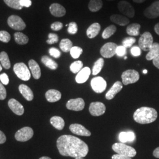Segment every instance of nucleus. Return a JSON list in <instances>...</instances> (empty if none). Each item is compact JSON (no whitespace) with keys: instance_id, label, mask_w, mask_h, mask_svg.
Returning a JSON list of instances; mask_svg holds the SVG:
<instances>
[{"instance_id":"obj_24","label":"nucleus","mask_w":159,"mask_h":159,"mask_svg":"<svg viewBox=\"0 0 159 159\" xmlns=\"http://www.w3.org/2000/svg\"><path fill=\"white\" fill-rule=\"evenodd\" d=\"M110 20L113 23L117 24L120 26H125L130 22V21L127 17L121 16V15H119V14L112 15L110 17Z\"/></svg>"},{"instance_id":"obj_7","label":"nucleus","mask_w":159,"mask_h":159,"mask_svg":"<svg viewBox=\"0 0 159 159\" xmlns=\"http://www.w3.org/2000/svg\"><path fill=\"white\" fill-rule=\"evenodd\" d=\"M34 135V131L30 127H24L17 131L15 138L18 142H27L31 139Z\"/></svg>"},{"instance_id":"obj_4","label":"nucleus","mask_w":159,"mask_h":159,"mask_svg":"<svg viewBox=\"0 0 159 159\" xmlns=\"http://www.w3.org/2000/svg\"><path fill=\"white\" fill-rule=\"evenodd\" d=\"M13 70L17 77L23 81H28L31 78L30 71L24 63L16 64L14 66Z\"/></svg>"},{"instance_id":"obj_33","label":"nucleus","mask_w":159,"mask_h":159,"mask_svg":"<svg viewBox=\"0 0 159 159\" xmlns=\"http://www.w3.org/2000/svg\"><path fill=\"white\" fill-rule=\"evenodd\" d=\"M73 47V43L68 39H64L61 40L60 43V47L61 50L65 52L70 51Z\"/></svg>"},{"instance_id":"obj_58","label":"nucleus","mask_w":159,"mask_h":159,"mask_svg":"<svg viewBox=\"0 0 159 159\" xmlns=\"http://www.w3.org/2000/svg\"><path fill=\"white\" fill-rule=\"evenodd\" d=\"M2 66H1V65L0 64V72L1 71V70H2Z\"/></svg>"},{"instance_id":"obj_14","label":"nucleus","mask_w":159,"mask_h":159,"mask_svg":"<svg viewBox=\"0 0 159 159\" xmlns=\"http://www.w3.org/2000/svg\"><path fill=\"white\" fill-rule=\"evenodd\" d=\"M89 111L93 116H100L105 113L106 106L102 102H91L89 107Z\"/></svg>"},{"instance_id":"obj_49","label":"nucleus","mask_w":159,"mask_h":159,"mask_svg":"<svg viewBox=\"0 0 159 159\" xmlns=\"http://www.w3.org/2000/svg\"><path fill=\"white\" fill-rule=\"evenodd\" d=\"M20 3L23 7H30L32 4V2L31 0H20Z\"/></svg>"},{"instance_id":"obj_32","label":"nucleus","mask_w":159,"mask_h":159,"mask_svg":"<svg viewBox=\"0 0 159 159\" xmlns=\"http://www.w3.org/2000/svg\"><path fill=\"white\" fill-rule=\"evenodd\" d=\"M0 61L2 66L6 69H9L11 67V63L7 53L5 51H2L0 53Z\"/></svg>"},{"instance_id":"obj_34","label":"nucleus","mask_w":159,"mask_h":159,"mask_svg":"<svg viewBox=\"0 0 159 159\" xmlns=\"http://www.w3.org/2000/svg\"><path fill=\"white\" fill-rule=\"evenodd\" d=\"M104 64V61L102 58H100L99 59H98L94 63V66L93 67V70H92L93 75H96L98 74L102 71Z\"/></svg>"},{"instance_id":"obj_50","label":"nucleus","mask_w":159,"mask_h":159,"mask_svg":"<svg viewBox=\"0 0 159 159\" xmlns=\"http://www.w3.org/2000/svg\"><path fill=\"white\" fill-rule=\"evenodd\" d=\"M112 159H132L131 157H128V156H125L123 155H121V154H114L112 156Z\"/></svg>"},{"instance_id":"obj_52","label":"nucleus","mask_w":159,"mask_h":159,"mask_svg":"<svg viewBox=\"0 0 159 159\" xmlns=\"http://www.w3.org/2000/svg\"><path fill=\"white\" fill-rule=\"evenodd\" d=\"M153 63L156 68L159 69V54L153 60Z\"/></svg>"},{"instance_id":"obj_8","label":"nucleus","mask_w":159,"mask_h":159,"mask_svg":"<svg viewBox=\"0 0 159 159\" xmlns=\"http://www.w3.org/2000/svg\"><path fill=\"white\" fill-rule=\"evenodd\" d=\"M120 12L127 18H133L134 16V9L130 2L126 1H121L117 5Z\"/></svg>"},{"instance_id":"obj_27","label":"nucleus","mask_w":159,"mask_h":159,"mask_svg":"<svg viewBox=\"0 0 159 159\" xmlns=\"http://www.w3.org/2000/svg\"><path fill=\"white\" fill-rule=\"evenodd\" d=\"M141 25L137 23H133L127 26L126 29V32L127 34L131 37L138 36L140 34V29Z\"/></svg>"},{"instance_id":"obj_35","label":"nucleus","mask_w":159,"mask_h":159,"mask_svg":"<svg viewBox=\"0 0 159 159\" xmlns=\"http://www.w3.org/2000/svg\"><path fill=\"white\" fill-rule=\"evenodd\" d=\"M116 30H117V27L114 25H111L108 26L102 32V38L104 39H107L116 33Z\"/></svg>"},{"instance_id":"obj_9","label":"nucleus","mask_w":159,"mask_h":159,"mask_svg":"<svg viewBox=\"0 0 159 159\" xmlns=\"http://www.w3.org/2000/svg\"><path fill=\"white\" fill-rule=\"evenodd\" d=\"M7 22L11 28L18 31L23 30L26 27V25L22 18L17 16H11L8 18Z\"/></svg>"},{"instance_id":"obj_23","label":"nucleus","mask_w":159,"mask_h":159,"mask_svg":"<svg viewBox=\"0 0 159 159\" xmlns=\"http://www.w3.org/2000/svg\"><path fill=\"white\" fill-rule=\"evenodd\" d=\"M19 91L27 101H31L33 100L34 94L33 91L27 85L21 84L19 86Z\"/></svg>"},{"instance_id":"obj_26","label":"nucleus","mask_w":159,"mask_h":159,"mask_svg":"<svg viewBox=\"0 0 159 159\" xmlns=\"http://www.w3.org/2000/svg\"><path fill=\"white\" fill-rule=\"evenodd\" d=\"M120 141L123 143L128 142H133L135 139V134L133 131H127V132H121L120 133Z\"/></svg>"},{"instance_id":"obj_45","label":"nucleus","mask_w":159,"mask_h":159,"mask_svg":"<svg viewBox=\"0 0 159 159\" xmlns=\"http://www.w3.org/2000/svg\"><path fill=\"white\" fill-rule=\"evenodd\" d=\"M126 53V48L123 46H118L116 49V54L119 57H123Z\"/></svg>"},{"instance_id":"obj_29","label":"nucleus","mask_w":159,"mask_h":159,"mask_svg":"<svg viewBox=\"0 0 159 159\" xmlns=\"http://www.w3.org/2000/svg\"><path fill=\"white\" fill-rule=\"evenodd\" d=\"M103 3L102 0H90L89 2L88 7L91 12H97L102 8Z\"/></svg>"},{"instance_id":"obj_41","label":"nucleus","mask_w":159,"mask_h":159,"mask_svg":"<svg viewBox=\"0 0 159 159\" xmlns=\"http://www.w3.org/2000/svg\"><path fill=\"white\" fill-rule=\"evenodd\" d=\"M78 31V27L77 24L75 22H71L69 23L68 24V28L67 29V31L68 33L70 34H75L77 33Z\"/></svg>"},{"instance_id":"obj_60","label":"nucleus","mask_w":159,"mask_h":159,"mask_svg":"<svg viewBox=\"0 0 159 159\" xmlns=\"http://www.w3.org/2000/svg\"><path fill=\"white\" fill-rule=\"evenodd\" d=\"M125 58V60H126V59H127V57H126V56H125V58Z\"/></svg>"},{"instance_id":"obj_31","label":"nucleus","mask_w":159,"mask_h":159,"mask_svg":"<svg viewBox=\"0 0 159 159\" xmlns=\"http://www.w3.org/2000/svg\"><path fill=\"white\" fill-rule=\"evenodd\" d=\"M14 39L16 42L20 45L26 44L29 42V37L20 32H17L14 34Z\"/></svg>"},{"instance_id":"obj_22","label":"nucleus","mask_w":159,"mask_h":159,"mask_svg":"<svg viewBox=\"0 0 159 159\" xmlns=\"http://www.w3.org/2000/svg\"><path fill=\"white\" fill-rule=\"evenodd\" d=\"M100 30L101 26L99 23H93L87 30L86 34L89 39H93L100 33Z\"/></svg>"},{"instance_id":"obj_1","label":"nucleus","mask_w":159,"mask_h":159,"mask_svg":"<svg viewBox=\"0 0 159 159\" xmlns=\"http://www.w3.org/2000/svg\"><path fill=\"white\" fill-rule=\"evenodd\" d=\"M59 153L63 156L74 158L84 157L89 153V147L83 140L71 135H63L57 141Z\"/></svg>"},{"instance_id":"obj_15","label":"nucleus","mask_w":159,"mask_h":159,"mask_svg":"<svg viewBox=\"0 0 159 159\" xmlns=\"http://www.w3.org/2000/svg\"><path fill=\"white\" fill-rule=\"evenodd\" d=\"M70 130L75 134L82 136H90L91 132L79 124H73L70 126Z\"/></svg>"},{"instance_id":"obj_28","label":"nucleus","mask_w":159,"mask_h":159,"mask_svg":"<svg viewBox=\"0 0 159 159\" xmlns=\"http://www.w3.org/2000/svg\"><path fill=\"white\" fill-rule=\"evenodd\" d=\"M51 125L58 130H63L65 125V122L63 118L59 116H54L50 119Z\"/></svg>"},{"instance_id":"obj_17","label":"nucleus","mask_w":159,"mask_h":159,"mask_svg":"<svg viewBox=\"0 0 159 159\" xmlns=\"http://www.w3.org/2000/svg\"><path fill=\"white\" fill-rule=\"evenodd\" d=\"M91 74L90 68L87 67L82 68V70L79 71L75 77V81L77 83L81 84L85 83L89 79Z\"/></svg>"},{"instance_id":"obj_12","label":"nucleus","mask_w":159,"mask_h":159,"mask_svg":"<svg viewBox=\"0 0 159 159\" xmlns=\"http://www.w3.org/2000/svg\"><path fill=\"white\" fill-rule=\"evenodd\" d=\"M144 15L150 19H154L159 17V1H156L146 8Z\"/></svg>"},{"instance_id":"obj_37","label":"nucleus","mask_w":159,"mask_h":159,"mask_svg":"<svg viewBox=\"0 0 159 159\" xmlns=\"http://www.w3.org/2000/svg\"><path fill=\"white\" fill-rule=\"evenodd\" d=\"M6 4L12 8L21 10L23 7L20 5V0H4Z\"/></svg>"},{"instance_id":"obj_11","label":"nucleus","mask_w":159,"mask_h":159,"mask_svg":"<svg viewBox=\"0 0 159 159\" xmlns=\"http://www.w3.org/2000/svg\"><path fill=\"white\" fill-rule=\"evenodd\" d=\"M91 86L96 93H102L106 90L107 83L102 77H96L91 80Z\"/></svg>"},{"instance_id":"obj_44","label":"nucleus","mask_w":159,"mask_h":159,"mask_svg":"<svg viewBox=\"0 0 159 159\" xmlns=\"http://www.w3.org/2000/svg\"><path fill=\"white\" fill-rule=\"evenodd\" d=\"M131 54L134 57H139L141 55V49L138 46H133L131 48Z\"/></svg>"},{"instance_id":"obj_36","label":"nucleus","mask_w":159,"mask_h":159,"mask_svg":"<svg viewBox=\"0 0 159 159\" xmlns=\"http://www.w3.org/2000/svg\"><path fill=\"white\" fill-rule=\"evenodd\" d=\"M83 67V63L81 61H74L70 65V70L74 74L78 73L80 71Z\"/></svg>"},{"instance_id":"obj_47","label":"nucleus","mask_w":159,"mask_h":159,"mask_svg":"<svg viewBox=\"0 0 159 159\" xmlns=\"http://www.w3.org/2000/svg\"><path fill=\"white\" fill-rule=\"evenodd\" d=\"M7 97L6 88L2 83H0V100H3Z\"/></svg>"},{"instance_id":"obj_43","label":"nucleus","mask_w":159,"mask_h":159,"mask_svg":"<svg viewBox=\"0 0 159 159\" xmlns=\"http://www.w3.org/2000/svg\"><path fill=\"white\" fill-rule=\"evenodd\" d=\"M49 54L52 57L58 58L61 56V52L56 48L52 47L49 49Z\"/></svg>"},{"instance_id":"obj_16","label":"nucleus","mask_w":159,"mask_h":159,"mask_svg":"<svg viewBox=\"0 0 159 159\" xmlns=\"http://www.w3.org/2000/svg\"><path fill=\"white\" fill-rule=\"evenodd\" d=\"M8 106L14 113L21 116L24 113V108L23 105L14 98H11L8 101Z\"/></svg>"},{"instance_id":"obj_59","label":"nucleus","mask_w":159,"mask_h":159,"mask_svg":"<svg viewBox=\"0 0 159 159\" xmlns=\"http://www.w3.org/2000/svg\"><path fill=\"white\" fill-rule=\"evenodd\" d=\"M75 159H83L81 157H77V158H75Z\"/></svg>"},{"instance_id":"obj_42","label":"nucleus","mask_w":159,"mask_h":159,"mask_svg":"<svg viewBox=\"0 0 159 159\" xmlns=\"http://www.w3.org/2000/svg\"><path fill=\"white\" fill-rule=\"evenodd\" d=\"M58 41V37L56 34L50 33L48 34V40L47 41V43L48 44H53L57 43Z\"/></svg>"},{"instance_id":"obj_6","label":"nucleus","mask_w":159,"mask_h":159,"mask_svg":"<svg viewBox=\"0 0 159 159\" xmlns=\"http://www.w3.org/2000/svg\"><path fill=\"white\" fill-rule=\"evenodd\" d=\"M153 44V36L148 31L144 33L139 40V47L143 51H148Z\"/></svg>"},{"instance_id":"obj_46","label":"nucleus","mask_w":159,"mask_h":159,"mask_svg":"<svg viewBox=\"0 0 159 159\" xmlns=\"http://www.w3.org/2000/svg\"><path fill=\"white\" fill-rule=\"evenodd\" d=\"M63 23L61 22H55L52 23L51 25V29L54 31H60V30L63 29Z\"/></svg>"},{"instance_id":"obj_53","label":"nucleus","mask_w":159,"mask_h":159,"mask_svg":"<svg viewBox=\"0 0 159 159\" xmlns=\"http://www.w3.org/2000/svg\"><path fill=\"white\" fill-rule=\"evenodd\" d=\"M153 154L154 156L156 158H158V159H159V147L156 148L154 150Z\"/></svg>"},{"instance_id":"obj_56","label":"nucleus","mask_w":159,"mask_h":159,"mask_svg":"<svg viewBox=\"0 0 159 159\" xmlns=\"http://www.w3.org/2000/svg\"><path fill=\"white\" fill-rule=\"evenodd\" d=\"M39 159H51L50 157H46V156H43V157H41V158Z\"/></svg>"},{"instance_id":"obj_51","label":"nucleus","mask_w":159,"mask_h":159,"mask_svg":"<svg viewBox=\"0 0 159 159\" xmlns=\"http://www.w3.org/2000/svg\"><path fill=\"white\" fill-rule=\"evenodd\" d=\"M6 142V136L5 134L0 130V144H3Z\"/></svg>"},{"instance_id":"obj_20","label":"nucleus","mask_w":159,"mask_h":159,"mask_svg":"<svg viewBox=\"0 0 159 159\" xmlns=\"http://www.w3.org/2000/svg\"><path fill=\"white\" fill-rule=\"evenodd\" d=\"M46 98L47 100L49 102H56L61 99V94L57 90L51 89L46 92Z\"/></svg>"},{"instance_id":"obj_5","label":"nucleus","mask_w":159,"mask_h":159,"mask_svg":"<svg viewBox=\"0 0 159 159\" xmlns=\"http://www.w3.org/2000/svg\"><path fill=\"white\" fill-rule=\"evenodd\" d=\"M121 79L124 85H128L136 83L140 79V75L136 70H127L121 75Z\"/></svg>"},{"instance_id":"obj_39","label":"nucleus","mask_w":159,"mask_h":159,"mask_svg":"<svg viewBox=\"0 0 159 159\" xmlns=\"http://www.w3.org/2000/svg\"><path fill=\"white\" fill-rule=\"evenodd\" d=\"M136 40L134 37H126L123 41V46L125 48H130L135 43Z\"/></svg>"},{"instance_id":"obj_19","label":"nucleus","mask_w":159,"mask_h":159,"mask_svg":"<svg viewBox=\"0 0 159 159\" xmlns=\"http://www.w3.org/2000/svg\"><path fill=\"white\" fill-rule=\"evenodd\" d=\"M123 88V83L120 81H116L111 88L106 94V98L107 100L113 99L115 96Z\"/></svg>"},{"instance_id":"obj_48","label":"nucleus","mask_w":159,"mask_h":159,"mask_svg":"<svg viewBox=\"0 0 159 159\" xmlns=\"http://www.w3.org/2000/svg\"><path fill=\"white\" fill-rule=\"evenodd\" d=\"M0 80L2 84L7 85L9 83L8 77L7 74L6 73H2L0 75Z\"/></svg>"},{"instance_id":"obj_30","label":"nucleus","mask_w":159,"mask_h":159,"mask_svg":"<svg viewBox=\"0 0 159 159\" xmlns=\"http://www.w3.org/2000/svg\"><path fill=\"white\" fill-rule=\"evenodd\" d=\"M41 61L43 63L46 67L51 70H56L58 68L57 63L54 61L51 58H50L47 56H44L41 58Z\"/></svg>"},{"instance_id":"obj_13","label":"nucleus","mask_w":159,"mask_h":159,"mask_svg":"<svg viewBox=\"0 0 159 159\" xmlns=\"http://www.w3.org/2000/svg\"><path fill=\"white\" fill-rule=\"evenodd\" d=\"M85 106V102L81 98H77L75 99H70L66 104V107L70 110L73 111H81Z\"/></svg>"},{"instance_id":"obj_10","label":"nucleus","mask_w":159,"mask_h":159,"mask_svg":"<svg viewBox=\"0 0 159 159\" xmlns=\"http://www.w3.org/2000/svg\"><path fill=\"white\" fill-rule=\"evenodd\" d=\"M118 46L114 43H107L100 49V54L102 57L110 58L116 54V49Z\"/></svg>"},{"instance_id":"obj_2","label":"nucleus","mask_w":159,"mask_h":159,"mask_svg":"<svg viewBox=\"0 0 159 159\" xmlns=\"http://www.w3.org/2000/svg\"><path fill=\"white\" fill-rule=\"evenodd\" d=\"M157 118V112L153 108L142 107L138 108L133 114V119L137 123L145 125L154 122Z\"/></svg>"},{"instance_id":"obj_40","label":"nucleus","mask_w":159,"mask_h":159,"mask_svg":"<svg viewBox=\"0 0 159 159\" xmlns=\"http://www.w3.org/2000/svg\"><path fill=\"white\" fill-rule=\"evenodd\" d=\"M11 40V35L7 31H0V41L7 43Z\"/></svg>"},{"instance_id":"obj_61","label":"nucleus","mask_w":159,"mask_h":159,"mask_svg":"<svg viewBox=\"0 0 159 159\" xmlns=\"http://www.w3.org/2000/svg\"><path fill=\"white\" fill-rule=\"evenodd\" d=\"M107 1H114V0H107Z\"/></svg>"},{"instance_id":"obj_3","label":"nucleus","mask_w":159,"mask_h":159,"mask_svg":"<svg viewBox=\"0 0 159 159\" xmlns=\"http://www.w3.org/2000/svg\"><path fill=\"white\" fill-rule=\"evenodd\" d=\"M112 148L114 151L119 154L133 157L136 155V150L132 147L127 146L123 143H114Z\"/></svg>"},{"instance_id":"obj_55","label":"nucleus","mask_w":159,"mask_h":159,"mask_svg":"<svg viewBox=\"0 0 159 159\" xmlns=\"http://www.w3.org/2000/svg\"><path fill=\"white\" fill-rule=\"evenodd\" d=\"M134 2H136V3H137V4H141V3H143V2H144L145 1H146V0H133Z\"/></svg>"},{"instance_id":"obj_21","label":"nucleus","mask_w":159,"mask_h":159,"mask_svg":"<svg viewBox=\"0 0 159 159\" xmlns=\"http://www.w3.org/2000/svg\"><path fill=\"white\" fill-rule=\"evenodd\" d=\"M31 73L35 79H39L41 77V69L40 66L34 60H30L29 63Z\"/></svg>"},{"instance_id":"obj_54","label":"nucleus","mask_w":159,"mask_h":159,"mask_svg":"<svg viewBox=\"0 0 159 159\" xmlns=\"http://www.w3.org/2000/svg\"><path fill=\"white\" fill-rule=\"evenodd\" d=\"M154 31L156 34L159 35V23L156 24L154 26Z\"/></svg>"},{"instance_id":"obj_57","label":"nucleus","mask_w":159,"mask_h":159,"mask_svg":"<svg viewBox=\"0 0 159 159\" xmlns=\"http://www.w3.org/2000/svg\"><path fill=\"white\" fill-rule=\"evenodd\" d=\"M148 70H144L143 71V74H147L148 73Z\"/></svg>"},{"instance_id":"obj_25","label":"nucleus","mask_w":159,"mask_h":159,"mask_svg":"<svg viewBox=\"0 0 159 159\" xmlns=\"http://www.w3.org/2000/svg\"><path fill=\"white\" fill-rule=\"evenodd\" d=\"M159 54V43H153L152 47L148 50L146 58L148 61L153 60L154 58Z\"/></svg>"},{"instance_id":"obj_38","label":"nucleus","mask_w":159,"mask_h":159,"mask_svg":"<svg viewBox=\"0 0 159 159\" xmlns=\"http://www.w3.org/2000/svg\"><path fill=\"white\" fill-rule=\"evenodd\" d=\"M70 54L71 57H73L74 59H77L83 53V49L80 48L79 47L75 46L73 47L70 50Z\"/></svg>"},{"instance_id":"obj_18","label":"nucleus","mask_w":159,"mask_h":159,"mask_svg":"<svg viewBox=\"0 0 159 159\" xmlns=\"http://www.w3.org/2000/svg\"><path fill=\"white\" fill-rule=\"evenodd\" d=\"M50 11L53 16L56 17H63L66 13V8L57 3L51 4L50 7Z\"/></svg>"}]
</instances>
